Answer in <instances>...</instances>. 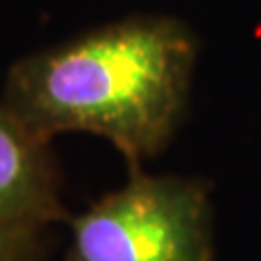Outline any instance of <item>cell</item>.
<instances>
[{
	"label": "cell",
	"mask_w": 261,
	"mask_h": 261,
	"mask_svg": "<svg viewBox=\"0 0 261 261\" xmlns=\"http://www.w3.org/2000/svg\"><path fill=\"white\" fill-rule=\"evenodd\" d=\"M194 39L168 18H133L22 59L7 107L37 137L85 130L116 146L133 170L157 154L183 116Z\"/></svg>",
	"instance_id": "6da1fadb"
},
{
	"label": "cell",
	"mask_w": 261,
	"mask_h": 261,
	"mask_svg": "<svg viewBox=\"0 0 261 261\" xmlns=\"http://www.w3.org/2000/svg\"><path fill=\"white\" fill-rule=\"evenodd\" d=\"M65 261H214L205 187L135 170L72 222Z\"/></svg>",
	"instance_id": "7a4b0ae2"
},
{
	"label": "cell",
	"mask_w": 261,
	"mask_h": 261,
	"mask_svg": "<svg viewBox=\"0 0 261 261\" xmlns=\"http://www.w3.org/2000/svg\"><path fill=\"white\" fill-rule=\"evenodd\" d=\"M61 214L46 142L5 105L0 107V244H29Z\"/></svg>",
	"instance_id": "3957f363"
},
{
	"label": "cell",
	"mask_w": 261,
	"mask_h": 261,
	"mask_svg": "<svg viewBox=\"0 0 261 261\" xmlns=\"http://www.w3.org/2000/svg\"><path fill=\"white\" fill-rule=\"evenodd\" d=\"M27 244H0V261H22Z\"/></svg>",
	"instance_id": "277c9868"
}]
</instances>
